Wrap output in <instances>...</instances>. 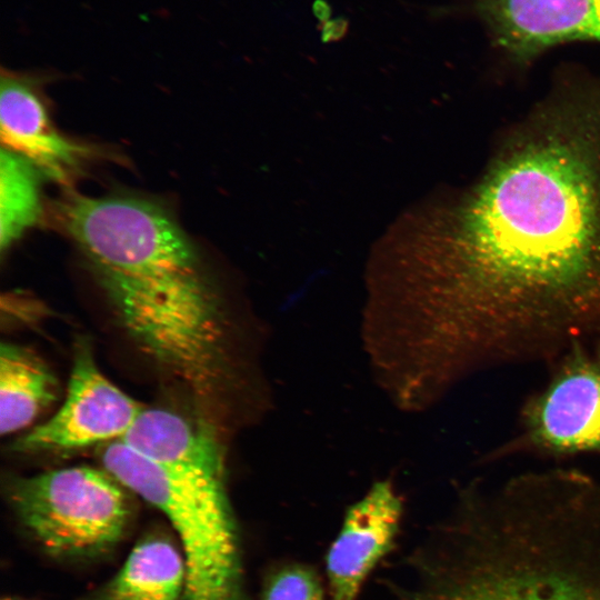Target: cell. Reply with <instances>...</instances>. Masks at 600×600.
<instances>
[{
    "label": "cell",
    "instance_id": "obj_1",
    "mask_svg": "<svg viewBox=\"0 0 600 600\" xmlns=\"http://www.w3.org/2000/svg\"><path fill=\"white\" fill-rule=\"evenodd\" d=\"M422 234L428 339L452 379L600 340V76L558 77Z\"/></svg>",
    "mask_w": 600,
    "mask_h": 600
},
{
    "label": "cell",
    "instance_id": "obj_2",
    "mask_svg": "<svg viewBox=\"0 0 600 600\" xmlns=\"http://www.w3.org/2000/svg\"><path fill=\"white\" fill-rule=\"evenodd\" d=\"M398 600H600V479L574 468L470 483Z\"/></svg>",
    "mask_w": 600,
    "mask_h": 600
},
{
    "label": "cell",
    "instance_id": "obj_3",
    "mask_svg": "<svg viewBox=\"0 0 600 600\" xmlns=\"http://www.w3.org/2000/svg\"><path fill=\"white\" fill-rule=\"evenodd\" d=\"M63 224L127 336L194 397H214L226 326L200 253L169 211L134 196H71Z\"/></svg>",
    "mask_w": 600,
    "mask_h": 600
},
{
    "label": "cell",
    "instance_id": "obj_4",
    "mask_svg": "<svg viewBox=\"0 0 600 600\" xmlns=\"http://www.w3.org/2000/svg\"><path fill=\"white\" fill-rule=\"evenodd\" d=\"M137 450L112 441L101 462L176 530L186 563L183 600H247L238 530L211 433L161 411L140 429Z\"/></svg>",
    "mask_w": 600,
    "mask_h": 600
},
{
    "label": "cell",
    "instance_id": "obj_5",
    "mask_svg": "<svg viewBox=\"0 0 600 600\" xmlns=\"http://www.w3.org/2000/svg\"><path fill=\"white\" fill-rule=\"evenodd\" d=\"M124 488L106 469L77 466L14 477L7 494L17 518L47 553L89 559L124 536L132 511Z\"/></svg>",
    "mask_w": 600,
    "mask_h": 600
},
{
    "label": "cell",
    "instance_id": "obj_6",
    "mask_svg": "<svg viewBox=\"0 0 600 600\" xmlns=\"http://www.w3.org/2000/svg\"><path fill=\"white\" fill-rule=\"evenodd\" d=\"M557 358L543 387L524 400L517 431L486 461L600 457V340L574 342Z\"/></svg>",
    "mask_w": 600,
    "mask_h": 600
},
{
    "label": "cell",
    "instance_id": "obj_7",
    "mask_svg": "<svg viewBox=\"0 0 600 600\" xmlns=\"http://www.w3.org/2000/svg\"><path fill=\"white\" fill-rule=\"evenodd\" d=\"M142 410L100 371L89 342L79 340L63 403L49 420L18 439L12 449L24 453L53 452L118 441Z\"/></svg>",
    "mask_w": 600,
    "mask_h": 600
},
{
    "label": "cell",
    "instance_id": "obj_8",
    "mask_svg": "<svg viewBox=\"0 0 600 600\" xmlns=\"http://www.w3.org/2000/svg\"><path fill=\"white\" fill-rule=\"evenodd\" d=\"M492 40L519 64L572 41L600 42V0H477Z\"/></svg>",
    "mask_w": 600,
    "mask_h": 600
},
{
    "label": "cell",
    "instance_id": "obj_9",
    "mask_svg": "<svg viewBox=\"0 0 600 600\" xmlns=\"http://www.w3.org/2000/svg\"><path fill=\"white\" fill-rule=\"evenodd\" d=\"M402 501L389 482H378L346 512L326 557L330 600H357L368 576L393 548Z\"/></svg>",
    "mask_w": 600,
    "mask_h": 600
},
{
    "label": "cell",
    "instance_id": "obj_10",
    "mask_svg": "<svg viewBox=\"0 0 600 600\" xmlns=\"http://www.w3.org/2000/svg\"><path fill=\"white\" fill-rule=\"evenodd\" d=\"M0 124L2 148L57 180H67L90 154L54 129L36 84L26 77L2 73Z\"/></svg>",
    "mask_w": 600,
    "mask_h": 600
},
{
    "label": "cell",
    "instance_id": "obj_11",
    "mask_svg": "<svg viewBox=\"0 0 600 600\" xmlns=\"http://www.w3.org/2000/svg\"><path fill=\"white\" fill-rule=\"evenodd\" d=\"M182 551L163 534L140 540L117 574L90 600H183Z\"/></svg>",
    "mask_w": 600,
    "mask_h": 600
},
{
    "label": "cell",
    "instance_id": "obj_12",
    "mask_svg": "<svg viewBox=\"0 0 600 600\" xmlns=\"http://www.w3.org/2000/svg\"><path fill=\"white\" fill-rule=\"evenodd\" d=\"M58 382L32 350L2 342L0 347V431L14 433L57 399Z\"/></svg>",
    "mask_w": 600,
    "mask_h": 600
},
{
    "label": "cell",
    "instance_id": "obj_13",
    "mask_svg": "<svg viewBox=\"0 0 600 600\" xmlns=\"http://www.w3.org/2000/svg\"><path fill=\"white\" fill-rule=\"evenodd\" d=\"M41 173L23 157L1 148L0 244L2 251L39 219Z\"/></svg>",
    "mask_w": 600,
    "mask_h": 600
},
{
    "label": "cell",
    "instance_id": "obj_14",
    "mask_svg": "<svg viewBox=\"0 0 600 600\" xmlns=\"http://www.w3.org/2000/svg\"><path fill=\"white\" fill-rule=\"evenodd\" d=\"M261 600H323L322 583L312 568L287 564L268 577Z\"/></svg>",
    "mask_w": 600,
    "mask_h": 600
},
{
    "label": "cell",
    "instance_id": "obj_15",
    "mask_svg": "<svg viewBox=\"0 0 600 600\" xmlns=\"http://www.w3.org/2000/svg\"><path fill=\"white\" fill-rule=\"evenodd\" d=\"M3 600H14V599L8 598V599H3Z\"/></svg>",
    "mask_w": 600,
    "mask_h": 600
}]
</instances>
